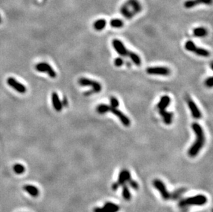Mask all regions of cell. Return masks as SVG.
Listing matches in <instances>:
<instances>
[{
	"mask_svg": "<svg viewBox=\"0 0 213 212\" xmlns=\"http://www.w3.org/2000/svg\"><path fill=\"white\" fill-rule=\"evenodd\" d=\"M109 112H112L113 115L116 116V117L119 118L120 120V121L122 124H123L124 126L128 127L130 125V120L127 116L124 114L121 110H119L117 108H112L110 106L109 108Z\"/></svg>",
	"mask_w": 213,
	"mask_h": 212,
	"instance_id": "cell-8",
	"label": "cell"
},
{
	"mask_svg": "<svg viewBox=\"0 0 213 212\" xmlns=\"http://www.w3.org/2000/svg\"><path fill=\"white\" fill-rule=\"evenodd\" d=\"M127 57H128L131 59V61H132L136 65H141V63H142L141 59H140L139 55H138L137 54L135 53L134 52L128 51Z\"/></svg>",
	"mask_w": 213,
	"mask_h": 212,
	"instance_id": "cell-19",
	"label": "cell"
},
{
	"mask_svg": "<svg viewBox=\"0 0 213 212\" xmlns=\"http://www.w3.org/2000/svg\"><path fill=\"white\" fill-rule=\"evenodd\" d=\"M78 83L81 86H89L92 88L91 91L93 93H99L101 91V85L98 81L90 79L86 77H82L78 80Z\"/></svg>",
	"mask_w": 213,
	"mask_h": 212,
	"instance_id": "cell-4",
	"label": "cell"
},
{
	"mask_svg": "<svg viewBox=\"0 0 213 212\" xmlns=\"http://www.w3.org/2000/svg\"><path fill=\"white\" fill-rule=\"evenodd\" d=\"M7 83L9 86L14 89L17 92L24 94L26 92V87L23 84L18 81L14 77H8L7 79Z\"/></svg>",
	"mask_w": 213,
	"mask_h": 212,
	"instance_id": "cell-9",
	"label": "cell"
},
{
	"mask_svg": "<svg viewBox=\"0 0 213 212\" xmlns=\"http://www.w3.org/2000/svg\"><path fill=\"white\" fill-rule=\"evenodd\" d=\"M207 202L208 198L205 195L199 194L181 200L179 202V207L181 208H186L190 206H202Z\"/></svg>",
	"mask_w": 213,
	"mask_h": 212,
	"instance_id": "cell-2",
	"label": "cell"
},
{
	"mask_svg": "<svg viewBox=\"0 0 213 212\" xmlns=\"http://www.w3.org/2000/svg\"><path fill=\"white\" fill-rule=\"evenodd\" d=\"M1 16H0V24H1Z\"/></svg>",
	"mask_w": 213,
	"mask_h": 212,
	"instance_id": "cell-32",
	"label": "cell"
},
{
	"mask_svg": "<svg viewBox=\"0 0 213 212\" xmlns=\"http://www.w3.org/2000/svg\"><path fill=\"white\" fill-rule=\"evenodd\" d=\"M185 191H186L185 189L180 188V189H179V190H176L175 191H174L173 193H171V199H173V200L178 199V198H180L181 196H182Z\"/></svg>",
	"mask_w": 213,
	"mask_h": 212,
	"instance_id": "cell-26",
	"label": "cell"
},
{
	"mask_svg": "<svg viewBox=\"0 0 213 212\" xmlns=\"http://www.w3.org/2000/svg\"><path fill=\"white\" fill-rule=\"evenodd\" d=\"M110 106L112 107V108H117L119 106V100L117 99L116 97H110Z\"/></svg>",
	"mask_w": 213,
	"mask_h": 212,
	"instance_id": "cell-27",
	"label": "cell"
},
{
	"mask_svg": "<svg viewBox=\"0 0 213 212\" xmlns=\"http://www.w3.org/2000/svg\"><path fill=\"white\" fill-rule=\"evenodd\" d=\"M35 70L39 72L46 73L51 78H55L57 73L51 65L46 62L39 63L35 65Z\"/></svg>",
	"mask_w": 213,
	"mask_h": 212,
	"instance_id": "cell-6",
	"label": "cell"
},
{
	"mask_svg": "<svg viewBox=\"0 0 213 212\" xmlns=\"http://www.w3.org/2000/svg\"><path fill=\"white\" fill-rule=\"evenodd\" d=\"M23 189L32 197L37 198L39 196V190L37 187L33 185V184H25L23 187Z\"/></svg>",
	"mask_w": 213,
	"mask_h": 212,
	"instance_id": "cell-17",
	"label": "cell"
},
{
	"mask_svg": "<svg viewBox=\"0 0 213 212\" xmlns=\"http://www.w3.org/2000/svg\"><path fill=\"white\" fill-rule=\"evenodd\" d=\"M109 108L110 106L107 104H99V106H97L96 110L97 112L99 113V115H104L109 112Z\"/></svg>",
	"mask_w": 213,
	"mask_h": 212,
	"instance_id": "cell-23",
	"label": "cell"
},
{
	"mask_svg": "<svg viewBox=\"0 0 213 212\" xmlns=\"http://www.w3.org/2000/svg\"><path fill=\"white\" fill-rule=\"evenodd\" d=\"M193 35L197 37H204L208 35V30L203 27H197L193 30Z\"/></svg>",
	"mask_w": 213,
	"mask_h": 212,
	"instance_id": "cell-20",
	"label": "cell"
},
{
	"mask_svg": "<svg viewBox=\"0 0 213 212\" xmlns=\"http://www.w3.org/2000/svg\"><path fill=\"white\" fill-rule=\"evenodd\" d=\"M13 169L15 174L19 175L24 174L25 172V170H26V168H25L24 166L22 165V164H20V163L15 164V165H13Z\"/></svg>",
	"mask_w": 213,
	"mask_h": 212,
	"instance_id": "cell-24",
	"label": "cell"
},
{
	"mask_svg": "<svg viewBox=\"0 0 213 212\" xmlns=\"http://www.w3.org/2000/svg\"><path fill=\"white\" fill-rule=\"evenodd\" d=\"M159 114L161 115V116H162L163 121H164L165 124L171 125L172 123L173 118V113L170 112H167L166 110H164V111L159 112Z\"/></svg>",
	"mask_w": 213,
	"mask_h": 212,
	"instance_id": "cell-18",
	"label": "cell"
},
{
	"mask_svg": "<svg viewBox=\"0 0 213 212\" xmlns=\"http://www.w3.org/2000/svg\"><path fill=\"white\" fill-rule=\"evenodd\" d=\"M106 26V21L104 19H100L95 21L93 24L94 28L97 31H101L104 29Z\"/></svg>",
	"mask_w": 213,
	"mask_h": 212,
	"instance_id": "cell-21",
	"label": "cell"
},
{
	"mask_svg": "<svg viewBox=\"0 0 213 212\" xmlns=\"http://www.w3.org/2000/svg\"><path fill=\"white\" fill-rule=\"evenodd\" d=\"M212 0H187L183 4V6L185 8H192L195 7L199 4H206L210 5L212 4Z\"/></svg>",
	"mask_w": 213,
	"mask_h": 212,
	"instance_id": "cell-13",
	"label": "cell"
},
{
	"mask_svg": "<svg viewBox=\"0 0 213 212\" xmlns=\"http://www.w3.org/2000/svg\"><path fill=\"white\" fill-rule=\"evenodd\" d=\"M110 26L112 27V28H122L124 26V22L122 21L121 19H113L110 21Z\"/></svg>",
	"mask_w": 213,
	"mask_h": 212,
	"instance_id": "cell-25",
	"label": "cell"
},
{
	"mask_svg": "<svg viewBox=\"0 0 213 212\" xmlns=\"http://www.w3.org/2000/svg\"><path fill=\"white\" fill-rule=\"evenodd\" d=\"M188 108L190 112H191L193 118H196V119H199L201 117V112L195 103L192 99H189L188 101Z\"/></svg>",
	"mask_w": 213,
	"mask_h": 212,
	"instance_id": "cell-14",
	"label": "cell"
},
{
	"mask_svg": "<svg viewBox=\"0 0 213 212\" xmlns=\"http://www.w3.org/2000/svg\"><path fill=\"white\" fill-rule=\"evenodd\" d=\"M153 184L156 190L159 191L161 196L164 200H169L171 199V193L168 191L165 183L160 179H155L153 182Z\"/></svg>",
	"mask_w": 213,
	"mask_h": 212,
	"instance_id": "cell-5",
	"label": "cell"
},
{
	"mask_svg": "<svg viewBox=\"0 0 213 212\" xmlns=\"http://www.w3.org/2000/svg\"><path fill=\"white\" fill-rule=\"evenodd\" d=\"M124 61L121 57L116 58L114 61L115 65L117 66V67H121V65H124Z\"/></svg>",
	"mask_w": 213,
	"mask_h": 212,
	"instance_id": "cell-29",
	"label": "cell"
},
{
	"mask_svg": "<svg viewBox=\"0 0 213 212\" xmlns=\"http://www.w3.org/2000/svg\"><path fill=\"white\" fill-rule=\"evenodd\" d=\"M51 101L53 108L57 112H61L63 108L62 103L57 92H53L51 94Z\"/></svg>",
	"mask_w": 213,
	"mask_h": 212,
	"instance_id": "cell-15",
	"label": "cell"
},
{
	"mask_svg": "<svg viewBox=\"0 0 213 212\" xmlns=\"http://www.w3.org/2000/svg\"><path fill=\"white\" fill-rule=\"evenodd\" d=\"M122 196H123L124 199L127 200V201L130 200L131 198H132L130 190H129L128 186L127 184L122 185Z\"/></svg>",
	"mask_w": 213,
	"mask_h": 212,
	"instance_id": "cell-22",
	"label": "cell"
},
{
	"mask_svg": "<svg viewBox=\"0 0 213 212\" xmlns=\"http://www.w3.org/2000/svg\"><path fill=\"white\" fill-rule=\"evenodd\" d=\"M131 179H132V177H131L130 171L127 170V169H124V170H122L121 172H119L118 179H117V181L115 182V183H117V184L119 187L120 186H122L124 185V184L128 183V181Z\"/></svg>",
	"mask_w": 213,
	"mask_h": 212,
	"instance_id": "cell-11",
	"label": "cell"
},
{
	"mask_svg": "<svg viewBox=\"0 0 213 212\" xmlns=\"http://www.w3.org/2000/svg\"><path fill=\"white\" fill-rule=\"evenodd\" d=\"M146 72L151 75H159V76H168L171 74V70L167 67L163 66H155L149 67L146 69Z\"/></svg>",
	"mask_w": 213,
	"mask_h": 212,
	"instance_id": "cell-7",
	"label": "cell"
},
{
	"mask_svg": "<svg viewBox=\"0 0 213 212\" xmlns=\"http://www.w3.org/2000/svg\"><path fill=\"white\" fill-rule=\"evenodd\" d=\"M192 129L195 134L196 139L192 146L189 148L188 154L190 157L194 158L197 156L201 150L204 146L206 137L202 127L198 123H193L192 124Z\"/></svg>",
	"mask_w": 213,
	"mask_h": 212,
	"instance_id": "cell-1",
	"label": "cell"
},
{
	"mask_svg": "<svg viewBox=\"0 0 213 212\" xmlns=\"http://www.w3.org/2000/svg\"><path fill=\"white\" fill-rule=\"evenodd\" d=\"M130 186L131 188H133L134 190H139V184L137 183V181H135L133 180V179L130 180V181H128V183H127Z\"/></svg>",
	"mask_w": 213,
	"mask_h": 212,
	"instance_id": "cell-28",
	"label": "cell"
},
{
	"mask_svg": "<svg viewBox=\"0 0 213 212\" xmlns=\"http://www.w3.org/2000/svg\"><path fill=\"white\" fill-rule=\"evenodd\" d=\"M205 85L206 87L208 88H212V77H210L206 79L205 81Z\"/></svg>",
	"mask_w": 213,
	"mask_h": 212,
	"instance_id": "cell-30",
	"label": "cell"
},
{
	"mask_svg": "<svg viewBox=\"0 0 213 212\" xmlns=\"http://www.w3.org/2000/svg\"><path fill=\"white\" fill-rule=\"evenodd\" d=\"M120 210V207L118 205L112 202H107L102 207H95L94 212H118Z\"/></svg>",
	"mask_w": 213,
	"mask_h": 212,
	"instance_id": "cell-10",
	"label": "cell"
},
{
	"mask_svg": "<svg viewBox=\"0 0 213 212\" xmlns=\"http://www.w3.org/2000/svg\"><path fill=\"white\" fill-rule=\"evenodd\" d=\"M112 47L114 48V49L115 50L117 53H118L120 56L122 57H127V54H128V50L126 48L125 45L124 44V43L120 41L119 39H113L112 42Z\"/></svg>",
	"mask_w": 213,
	"mask_h": 212,
	"instance_id": "cell-12",
	"label": "cell"
},
{
	"mask_svg": "<svg viewBox=\"0 0 213 212\" xmlns=\"http://www.w3.org/2000/svg\"><path fill=\"white\" fill-rule=\"evenodd\" d=\"M185 48L188 51L192 52L197 55L199 57H208L210 55V52L209 51L206 50L203 48H200L197 46L192 41H188L185 44Z\"/></svg>",
	"mask_w": 213,
	"mask_h": 212,
	"instance_id": "cell-3",
	"label": "cell"
},
{
	"mask_svg": "<svg viewBox=\"0 0 213 212\" xmlns=\"http://www.w3.org/2000/svg\"><path fill=\"white\" fill-rule=\"evenodd\" d=\"M62 106H65V107H66L68 106V103H68L66 98V97H63V101H62Z\"/></svg>",
	"mask_w": 213,
	"mask_h": 212,
	"instance_id": "cell-31",
	"label": "cell"
},
{
	"mask_svg": "<svg viewBox=\"0 0 213 212\" xmlns=\"http://www.w3.org/2000/svg\"><path fill=\"white\" fill-rule=\"evenodd\" d=\"M171 98H170L168 95H164L161 98L159 102L157 104V108L159 112L164 111L166 110V108L169 106L170 103H171Z\"/></svg>",
	"mask_w": 213,
	"mask_h": 212,
	"instance_id": "cell-16",
	"label": "cell"
}]
</instances>
